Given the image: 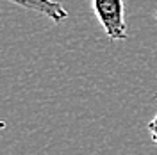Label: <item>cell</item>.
Instances as JSON below:
<instances>
[{"instance_id": "obj_2", "label": "cell", "mask_w": 157, "mask_h": 155, "mask_svg": "<svg viewBox=\"0 0 157 155\" xmlns=\"http://www.w3.org/2000/svg\"><path fill=\"white\" fill-rule=\"evenodd\" d=\"M6 2H11L14 6H20L23 9L34 11L39 14H45L47 18H50L56 23H61L68 18V11L64 9L61 2H56V0H6Z\"/></svg>"}, {"instance_id": "obj_3", "label": "cell", "mask_w": 157, "mask_h": 155, "mask_svg": "<svg viewBox=\"0 0 157 155\" xmlns=\"http://www.w3.org/2000/svg\"><path fill=\"white\" fill-rule=\"evenodd\" d=\"M155 98H157V93H155ZM147 128H148V132H150V136H152V141L157 145V112H155V116L150 119Z\"/></svg>"}, {"instance_id": "obj_4", "label": "cell", "mask_w": 157, "mask_h": 155, "mask_svg": "<svg viewBox=\"0 0 157 155\" xmlns=\"http://www.w3.org/2000/svg\"><path fill=\"white\" fill-rule=\"evenodd\" d=\"M155 20H157V13H155Z\"/></svg>"}, {"instance_id": "obj_1", "label": "cell", "mask_w": 157, "mask_h": 155, "mask_svg": "<svg viewBox=\"0 0 157 155\" xmlns=\"http://www.w3.org/2000/svg\"><path fill=\"white\" fill-rule=\"evenodd\" d=\"M91 7L109 39L121 41L128 38L123 0H91Z\"/></svg>"}]
</instances>
